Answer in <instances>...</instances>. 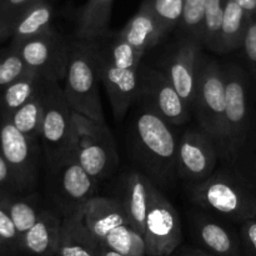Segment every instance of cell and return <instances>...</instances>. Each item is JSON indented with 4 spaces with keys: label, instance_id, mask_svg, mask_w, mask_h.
Masks as SVG:
<instances>
[{
    "label": "cell",
    "instance_id": "cell-2",
    "mask_svg": "<svg viewBox=\"0 0 256 256\" xmlns=\"http://www.w3.org/2000/svg\"><path fill=\"white\" fill-rule=\"evenodd\" d=\"M96 42L98 66L118 120L136 102L139 92V72L142 55L135 52L118 35H105Z\"/></svg>",
    "mask_w": 256,
    "mask_h": 256
},
{
    "label": "cell",
    "instance_id": "cell-8",
    "mask_svg": "<svg viewBox=\"0 0 256 256\" xmlns=\"http://www.w3.org/2000/svg\"><path fill=\"white\" fill-rule=\"evenodd\" d=\"M225 106L226 82L224 66L202 54L198 70L192 109L202 130L214 140L216 148L222 142Z\"/></svg>",
    "mask_w": 256,
    "mask_h": 256
},
{
    "label": "cell",
    "instance_id": "cell-12",
    "mask_svg": "<svg viewBox=\"0 0 256 256\" xmlns=\"http://www.w3.org/2000/svg\"><path fill=\"white\" fill-rule=\"evenodd\" d=\"M170 125H182L190 119V108L159 69L142 65L138 99Z\"/></svg>",
    "mask_w": 256,
    "mask_h": 256
},
{
    "label": "cell",
    "instance_id": "cell-5",
    "mask_svg": "<svg viewBox=\"0 0 256 256\" xmlns=\"http://www.w3.org/2000/svg\"><path fill=\"white\" fill-rule=\"evenodd\" d=\"M192 200L240 224L256 215V186L236 169L218 170L192 186Z\"/></svg>",
    "mask_w": 256,
    "mask_h": 256
},
{
    "label": "cell",
    "instance_id": "cell-19",
    "mask_svg": "<svg viewBox=\"0 0 256 256\" xmlns=\"http://www.w3.org/2000/svg\"><path fill=\"white\" fill-rule=\"evenodd\" d=\"M62 219L54 212L42 209L34 226L20 239V252L29 256H55Z\"/></svg>",
    "mask_w": 256,
    "mask_h": 256
},
{
    "label": "cell",
    "instance_id": "cell-18",
    "mask_svg": "<svg viewBox=\"0 0 256 256\" xmlns=\"http://www.w3.org/2000/svg\"><path fill=\"white\" fill-rule=\"evenodd\" d=\"M192 232L200 249L214 256H242L240 238L225 225L205 215L192 220Z\"/></svg>",
    "mask_w": 256,
    "mask_h": 256
},
{
    "label": "cell",
    "instance_id": "cell-30",
    "mask_svg": "<svg viewBox=\"0 0 256 256\" xmlns=\"http://www.w3.org/2000/svg\"><path fill=\"white\" fill-rule=\"evenodd\" d=\"M226 2L228 0H206L204 34H202V44L215 52H216L218 38H219Z\"/></svg>",
    "mask_w": 256,
    "mask_h": 256
},
{
    "label": "cell",
    "instance_id": "cell-27",
    "mask_svg": "<svg viewBox=\"0 0 256 256\" xmlns=\"http://www.w3.org/2000/svg\"><path fill=\"white\" fill-rule=\"evenodd\" d=\"M206 0H184L182 22L179 24L182 38L202 42Z\"/></svg>",
    "mask_w": 256,
    "mask_h": 256
},
{
    "label": "cell",
    "instance_id": "cell-38",
    "mask_svg": "<svg viewBox=\"0 0 256 256\" xmlns=\"http://www.w3.org/2000/svg\"><path fill=\"white\" fill-rule=\"evenodd\" d=\"M172 256H214L205 250L195 246H182L176 250Z\"/></svg>",
    "mask_w": 256,
    "mask_h": 256
},
{
    "label": "cell",
    "instance_id": "cell-33",
    "mask_svg": "<svg viewBox=\"0 0 256 256\" xmlns=\"http://www.w3.org/2000/svg\"><path fill=\"white\" fill-rule=\"evenodd\" d=\"M20 252V235L0 200V256Z\"/></svg>",
    "mask_w": 256,
    "mask_h": 256
},
{
    "label": "cell",
    "instance_id": "cell-39",
    "mask_svg": "<svg viewBox=\"0 0 256 256\" xmlns=\"http://www.w3.org/2000/svg\"><path fill=\"white\" fill-rule=\"evenodd\" d=\"M234 2L239 4L252 16L256 15V0H234Z\"/></svg>",
    "mask_w": 256,
    "mask_h": 256
},
{
    "label": "cell",
    "instance_id": "cell-24",
    "mask_svg": "<svg viewBox=\"0 0 256 256\" xmlns=\"http://www.w3.org/2000/svg\"><path fill=\"white\" fill-rule=\"evenodd\" d=\"M46 80L38 72H29L0 92V119H9L18 109L29 102Z\"/></svg>",
    "mask_w": 256,
    "mask_h": 256
},
{
    "label": "cell",
    "instance_id": "cell-37",
    "mask_svg": "<svg viewBox=\"0 0 256 256\" xmlns=\"http://www.w3.org/2000/svg\"><path fill=\"white\" fill-rule=\"evenodd\" d=\"M0 186H9L14 190H19L16 182H15L12 172L10 170L9 165H8L6 160L0 152Z\"/></svg>",
    "mask_w": 256,
    "mask_h": 256
},
{
    "label": "cell",
    "instance_id": "cell-15",
    "mask_svg": "<svg viewBox=\"0 0 256 256\" xmlns=\"http://www.w3.org/2000/svg\"><path fill=\"white\" fill-rule=\"evenodd\" d=\"M202 55V42L189 38H180L179 42L165 60L162 70L190 109H192L194 104Z\"/></svg>",
    "mask_w": 256,
    "mask_h": 256
},
{
    "label": "cell",
    "instance_id": "cell-7",
    "mask_svg": "<svg viewBox=\"0 0 256 256\" xmlns=\"http://www.w3.org/2000/svg\"><path fill=\"white\" fill-rule=\"evenodd\" d=\"M69 156L79 162L95 182L106 179L119 164L114 138L106 124L76 112L72 115Z\"/></svg>",
    "mask_w": 256,
    "mask_h": 256
},
{
    "label": "cell",
    "instance_id": "cell-23",
    "mask_svg": "<svg viewBox=\"0 0 256 256\" xmlns=\"http://www.w3.org/2000/svg\"><path fill=\"white\" fill-rule=\"evenodd\" d=\"M252 15L248 14L234 0H228L218 38L216 52L226 54L242 48L245 30Z\"/></svg>",
    "mask_w": 256,
    "mask_h": 256
},
{
    "label": "cell",
    "instance_id": "cell-20",
    "mask_svg": "<svg viewBox=\"0 0 256 256\" xmlns=\"http://www.w3.org/2000/svg\"><path fill=\"white\" fill-rule=\"evenodd\" d=\"M102 245L90 234L80 212L62 218L55 256H100Z\"/></svg>",
    "mask_w": 256,
    "mask_h": 256
},
{
    "label": "cell",
    "instance_id": "cell-6",
    "mask_svg": "<svg viewBox=\"0 0 256 256\" xmlns=\"http://www.w3.org/2000/svg\"><path fill=\"white\" fill-rule=\"evenodd\" d=\"M90 234L102 246L129 256H148L144 236L129 224L115 198L94 196L79 210Z\"/></svg>",
    "mask_w": 256,
    "mask_h": 256
},
{
    "label": "cell",
    "instance_id": "cell-28",
    "mask_svg": "<svg viewBox=\"0 0 256 256\" xmlns=\"http://www.w3.org/2000/svg\"><path fill=\"white\" fill-rule=\"evenodd\" d=\"M142 4L152 12L166 34L179 26L184 10V0H144Z\"/></svg>",
    "mask_w": 256,
    "mask_h": 256
},
{
    "label": "cell",
    "instance_id": "cell-13",
    "mask_svg": "<svg viewBox=\"0 0 256 256\" xmlns=\"http://www.w3.org/2000/svg\"><path fill=\"white\" fill-rule=\"evenodd\" d=\"M218 162V148L204 130H186L178 146V175L192 188L212 176Z\"/></svg>",
    "mask_w": 256,
    "mask_h": 256
},
{
    "label": "cell",
    "instance_id": "cell-4",
    "mask_svg": "<svg viewBox=\"0 0 256 256\" xmlns=\"http://www.w3.org/2000/svg\"><path fill=\"white\" fill-rule=\"evenodd\" d=\"M99 80L95 40L90 42L76 38L70 40L69 60L62 92L74 112L105 124Z\"/></svg>",
    "mask_w": 256,
    "mask_h": 256
},
{
    "label": "cell",
    "instance_id": "cell-16",
    "mask_svg": "<svg viewBox=\"0 0 256 256\" xmlns=\"http://www.w3.org/2000/svg\"><path fill=\"white\" fill-rule=\"evenodd\" d=\"M54 172V194L64 216L82 209L94 198L95 182L79 162L68 156L62 164L52 169Z\"/></svg>",
    "mask_w": 256,
    "mask_h": 256
},
{
    "label": "cell",
    "instance_id": "cell-14",
    "mask_svg": "<svg viewBox=\"0 0 256 256\" xmlns=\"http://www.w3.org/2000/svg\"><path fill=\"white\" fill-rule=\"evenodd\" d=\"M0 152L6 160L19 190L29 189L36 179V140L20 132L12 122L0 119Z\"/></svg>",
    "mask_w": 256,
    "mask_h": 256
},
{
    "label": "cell",
    "instance_id": "cell-36",
    "mask_svg": "<svg viewBox=\"0 0 256 256\" xmlns=\"http://www.w3.org/2000/svg\"><path fill=\"white\" fill-rule=\"evenodd\" d=\"M239 238L242 256H256V215L242 222Z\"/></svg>",
    "mask_w": 256,
    "mask_h": 256
},
{
    "label": "cell",
    "instance_id": "cell-25",
    "mask_svg": "<svg viewBox=\"0 0 256 256\" xmlns=\"http://www.w3.org/2000/svg\"><path fill=\"white\" fill-rule=\"evenodd\" d=\"M52 8L46 0H34L12 28V44L42 35L52 29Z\"/></svg>",
    "mask_w": 256,
    "mask_h": 256
},
{
    "label": "cell",
    "instance_id": "cell-35",
    "mask_svg": "<svg viewBox=\"0 0 256 256\" xmlns=\"http://www.w3.org/2000/svg\"><path fill=\"white\" fill-rule=\"evenodd\" d=\"M240 49L242 50L245 62L248 64V72L250 74L256 86V15L250 19L249 24H248Z\"/></svg>",
    "mask_w": 256,
    "mask_h": 256
},
{
    "label": "cell",
    "instance_id": "cell-21",
    "mask_svg": "<svg viewBox=\"0 0 256 256\" xmlns=\"http://www.w3.org/2000/svg\"><path fill=\"white\" fill-rule=\"evenodd\" d=\"M118 35L135 52L144 55L146 50L159 44L164 39L166 32H164L152 12L144 4H142L136 14L126 22V25L118 32Z\"/></svg>",
    "mask_w": 256,
    "mask_h": 256
},
{
    "label": "cell",
    "instance_id": "cell-34",
    "mask_svg": "<svg viewBox=\"0 0 256 256\" xmlns=\"http://www.w3.org/2000/svg\"><path fill=\"white\" fill-rule=\"evenodd\" d=\"M234 165L238 172L256 186V129L242 148Z\"/></svg>",
    "mask_w": 256,
    "mask_h": 256
},
{
    "label": "cell",
    "instance_id": "cell-17",
    "mask_svg": "<svg viewBox=\"0 0 256 256\" xmlns=\"http://www.w3.org/2000/svg\"><path fill=\"white\" fill-rule=\"evenodd\" d=\"M155 184L142 172H130L122 180L118 202L122 204L129 224L144 236L145 220Z\"/></svg>",
    "mask_w": 256,
    "mask_h": 256
},
{
    "label": "cell",
    "instance_id": "cell-29",
    "mask_svg": "<svg viewBox=\"0 0 256 256\" xmlns=\"http://www.w3.org/2000/svg\"><path fill=\"white\" fill-rule=\"evenodd\" d=\"M0 200L12 218L22 239V235L26 234L34 226L42 210L25 200H14L9 198H0Z\"/></svg>",
    "mask_w": 256,
    "mask_h": 256
},
{
    "label": "cell",
    "instance_id": "cell-10",
    "mask_svg": "<svg viewBox=\"0 0 256 256\" xmlns=\"http://www.w3.org/2000/svg\"><path fill=\"white\" fill-rule=\"evenodd\" d=\"M70 40L52 29L12 46L19 52L28 69L49 82H59L66 76Z\"/></svg>",
    "mask_w": 256,
    "mask_h": 256
},
{
    "label": "cell",
    "instance_id": "cell-1",
    "mask_svg": "<svg viewBox=\"0 0 256 256\" xmlns=\"http://www.w3.org/2000/svg\"><path fill=\"white\" fill-rule=\"evenodd\" d=\"M132 130V148L152 182L169 185L178 174V146L172 125L142 104Z\"/></svg>",
    "mask_w": 256,
    "mask_h": 256
},
{
    "label": "cell",
    "instance_id": "cell-31",
    "mask_svg": "<svg viewBox=\"0 0 256 256\" xmlns=\"http://www.w3.org/2000/svg\"><path fill=\"white\" fill-rule=\"evenodd\" d=\"M29 72L19 52L10 46L0 54V92Z\"/></svg>",
    "mask_w": 256,
    "mask_h": 256
},
{
    "label": "cell",
    "instance_id": "cell-9",
    "mask_svg": "<svg viewBox=\"0 0 256 256\" xmlns=\"http://www.w3.org/2000/svg\"><path fill=\"white\" fill-rule=\"evenodd\" d=\"M74 109L68 102L59 82H49L45 104L42 139L45 156L52 169L69 156Z\"/></svg>",
    "mask_w": 256,
    "mask_h": 256
},
{
    "label": "cell",
    "instance_id": "cell-11",
    "mask_svg": "<svg viewBox=\"0 0 256 256\" xmlns=\"http://www.w3.org/2000/svg\"><path fill=\"white\" fill-rule=\"evenodd\" d=\"M182 238L179 214L155 185L145 220L148 256H172L180 248Z\"/></svg>",
    "mask_w": 256,
    "mask_h": 256
},
{
    "label": "cell",
    "instance_id": "cell-3",
    "mask_svg": "<svg viewBox=\"0 0 256 256\" xmlns=\"http://www.w3.org/2000/svg\"><path fill=\"white\" fill-rule=\"evenodd\" d=\"M226 82L222 136L219 152L225 160L234 164L240 150L256 129V86L245 68L238 64L224 66Z\"/></svg>",
    "mask_w": 256,
    "mask_h": 256
},
{
    "label": "cell",
    "instance_id": "cell-32",
    "mask_svg": "<svg viewBox=\"0 0 256 256\" xmlns=\"http://www.w3.org/2000/svg\"><path fill=\"white\" fill-rule=\"evenodd\" d=\"M34 0H0V40L12 38V28Z\"/></svg>",
    "mask_w": 256,
    "mask_h": 256
},
{
    "label": "cell",
    "instance_id": "cell-40",
    "mask_svg": "<svg viewBox=\"0 0 256 256\" xmlns=\"http://www.w3.org/2000/svg\"><path fill=\"white\" fill-rule=\"evenodd\" d=\"M100 256H129V255L120 254V252H114V250H110V249H106V248L102 246V250H100Z\"/></svg>",
    "mask_w": 256,
    "mask_h": 256
},
{
    "label": "cell",
    "instance_id": "cell-22",
    "mask_svg": "<svg viewBox=\"0 0 256 256\" xmlns=\"http://www.w3.org/2000/svg\"><path fill=\"white\" fill-rule=\"evenodd\" d=\"M114 0H88L76 19L75 38L98 40L109 34V24Z\"/></svg>",
    "mask_w": 256,
    "mask_h": 256
},
{
    "label": "cell",
    "instance_id": "cell-26",
    "mask_svg": "<svg viewBox=\"0 0 256 256\" xmlns=\"http://www.w3.org/2000/svg\"><path fill=\"white\" fill-rule=\"evenodd\" d=\"M48 85H49V82H45L29 102H25L8 119L20 132L26 135L30 139L38 140L40 139V135H42Z\"/></svg>",
    "mask_w": 256,
    "mask_h": 256
}]
</instances>
